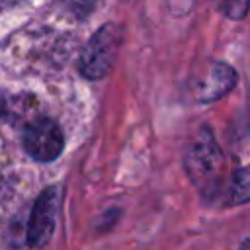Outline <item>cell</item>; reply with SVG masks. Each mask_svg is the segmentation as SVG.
<instances>
[{
	"mask_svg": "<svg viewBox=\"0 0 250 250\" xmlns=\"http://www.w3.org/2000/svg\"><path fill=\"white\" fill-rule=\"evenodd\" d=\"M6 109H8V107H6V100H4L2 94H0V121H2V117L6 115Z\"/></svg>",
	"mask_w": 250,
	"mask_h": 250,
	"instance_id": "obj_10",
	"label": "cell"
},
{
	"mask_svg": "<svg viewBox=\"0 0 250 250\" xmlns=\"http://www.w3.org/2000/svg\"><path fill=\"white\" fill-rule=\"evenodd\" d=\"M234 84H236V72L225 62H213L197 88V100L215 102L225 94H229Z\"/></svg>",
	"mask_w": 250,
	"mask_h": 250,
	"instance_id": "obj_5",
	"label": "cell"
},
{
	"mask_svg": "<svg viewBox=\"0 0 250 250\" xmlns=\"http://www.w3.org/2000/svg\"><path fill=\"white\" fill-rule=\"evenodd\" d=\"M23 148L33 160L51 162L61 156L64 148V135L53 119L35 117L23 129Z\"/></svg>",
	"mask_w": 250,
	"mask_h": 250,
	"instance_id": "obj_3",
	"label": "cell"
},
{
	"mask_svg": "<svg viewBox=\"0 0 250 250\" xmlns=\"http://www.w3.org/2000/svg\"><path fill=\"white\" fill-rule=\"evenodd\" d=\"M227 201H229V205H240V203L250 201V164L234 174Z\"/></svg>",
	"mask_w": 250,
	"mask_h": 250,
	"instance_id": "obj_6",
	"label": "cell"
},
{
	"mask_svg": "<svg viewBox=\"0 0 250 250\" xmlns=\"http://www.w3.org/2000/svg\"><path fill=\"white\" fill-rule=\"evenodd\" d=\"M25 0H0V8H12V6H20Z\"/></svg>",
	"mask_w": 250,
	"mask_h": 250,
	"instance_id": "obj_9",
	"label": "cell"
},
{
	"mask_svg": "<svg viewBox=\"0 0 250 250\" xmlns=\"http://www.w3.org/2000/svg\"><path fill=\"white\" fill-rule=\"evenodd\" d=\"M248 8H250V0H219V10L230 20L244 18Z\"/></svg>",
	"mask_w": 250,
	"mask_h": 250,
	"instance_id": "obj_7",
	"label": "cell"
},
{
	"mask_svg": "<svg viewBox=\"0 0 250 250\" xmlns=\"http://www.w3.org/2000/svg\"><path fill=\"white\" fill-rule=\"evenodd\" d=\"M121 43V31L115 23L102 25L86 43L80 55V74L90 80L105 78L115 62L117 51Z\"/></svg>",
	"mask_w": 250,
	"mask_h": 250,
	"instance_id": "obj_2",
	"label": "cell"
},
{
	"mask_svg": "<svg viewBox=\"0 0 250 250\" xmlns=\"http://www.w3.org/2000/svg\"><path fill=\"white\" fill-rule=\"evenodd\" d=\"M57 211H59V188L49 186L37 197L33 211L29 215V223L25 230L27 246L37 248V246H45L51 240L57 225Z\"/></svg>",
	"mask_w": 250,
	"mask_h": 250,
	"instance_id": "obj_4",
	"label": "cell"
},
{
	"mask_svg": "<svg viewBox=\"0 0 250 250\" xmlns=\"http://www.w3.org/2000/svg\"><path fill=\"white\" fill-rule=\"evenodd\" d=\"M184 164L191 184L203 197H215L223 189L227 160L209 129L203 127L197 133L189 150L186 152Z\"/></svg>",
	"mask_w": 250,
	"mask_h": 250,
	"instance_id": "obj_1",
	"label": "cell"
},
{
	"mask_svg": "<svg viewBox=\"0 0 250 250\" xmlns=\"http://www.w3.org/2000/svg\"><path fill=\"white\" fill-rule=\"evenodd\" d=\"M62 2H64L66 10L78 18L88 16L96 6V0H62Z\"/></svg>",
	"mask_w": 250,
	"mask_h": 250,
	"instance_id": "obj_8",
	"label": "cell"
}]
</instances>
